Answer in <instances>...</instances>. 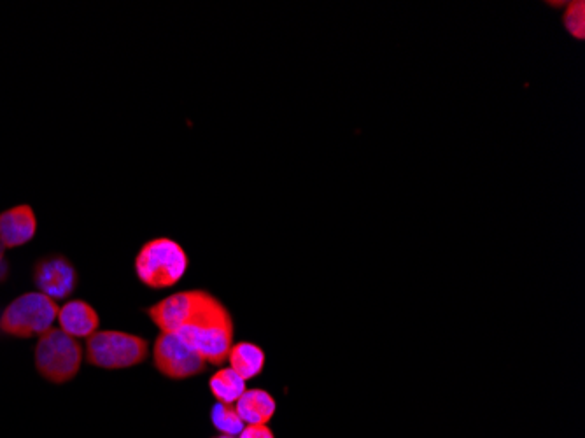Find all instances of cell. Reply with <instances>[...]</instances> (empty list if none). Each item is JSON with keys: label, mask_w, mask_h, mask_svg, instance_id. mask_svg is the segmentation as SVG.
<instances>
[{"label": "cell", "mask_w": 585, "mask_h": 438, "mask_svg": "<svg viewBox=\"0 0 585 438\" xmlns=\"http://www.w3.org/2000/svg\"><path fill=\"white\" fill-rule=\"evenodd\" d=\"M149 342L120 330H99L86 339V361L102 370H127L146 361Z\"/></svg>", "instance_id": "obj_4"}, {"label": "cell", "mask_w": 585, "mask_h": 438, "mask_svg": "<svg viewBox=\"0 0 585 438\" xmlns=\"http://www.w3.org/2000/svg\"><path fill=\"white\" fill-rule=\"evenodd\" d=\"M235 409L246 426H256L270 423L277 410V403L265 389H246V393L235 403Z\"/></svg>", "instance_id": "obj_11"}, {"label": "cell", "mask_w": 585, "mask_h": 438, "mask_svg": "<svg viewBox=\"0 0 585 438\" xmlns=\"http://www.w3.org/2000/svg\"><path fill=\"white\" fill-rule=\"evenodd\" d=\"M58 311L57 302L43 293H25L2 312L0 332L16 339H32L50 330Z\"/></svg>", "instance_id": "obj_5"}, {"label": "cell", "mask_w": 585, "mask_h": 438, "mask_svg": "<svg viewBox=\"0 0 585 438\" xmlns=\"http://www.w3.org/2000/svg\"><path fill=\"white\" fill-rule=\"evenodd\" d=\"M233 319L225 304L209 291L191 290V302L176 335L193 347L207 363L223 365L233 344Z\"/></svg>", "instance_id": "obj_1"}, {"label": "cell", "mask_w": 585, "mask_h": 438, "mask_svg": "<svg viewBox=\"0 0 585 438\" xmlns=\"http://www.w3.org/2000/svg\"><path fill=\"white\" fill-rule=\"evenodd\" d=\"M190 260L179 242L160 237L146 242L135 256V276L149 290H169L183 281Z\"/></svg>", "instance_id": "obj_2"}, {"label": "cell", "mask_w": 585, "mask_h": 438, "mask_svg": "<svg viewBox=\"0 0 585 438\" xmlns=\"http://www.w3.org/2000/svg\"><path fill=\"white\" fill-rule=\"evenodd\" d=\"M237 438H275L274 431L268 428L267 424H256V426H244Z\"/></svg>", "instance_id": "obj_16"}, {"label": "cell", "mask_w": 585, "mask_h": 438, "mask_svg": "<svg viewBox=\"0 0 585 438\" xmlns=\"http://www.w3.org/2000/svg\"><path fill=\"white\" fill-rule=\"evenodd\" d=\"M228 361L233 372L247 382L263 372L267 354L253 342H237L228 353Z\"/></svg>", "instance_id": "obj_12"}, {"label": "cell", "mask_w": 585, "mask_h": 438, "mask_svg": "<svg viewBox=\"0 0 585 438\" xmlns=\"http://www.w3.org/2000/svg\"><path fill=\"white\" fill-rule=\"evenodd\" d=\"M4 246H2V242H0V263L4 262V260H2V258H4Z\"/></svg>", "instance_id": "obj_18"}, {"label": "cell", "mask_w": 585, "mask_h": 438, "mask_svg": "<svg viewBox=\"0 0 585 438\" xmlns=\"http://www.w3.org/2000/svg\"><path fill=\"white\" fill-rule=\"evenodd\" d=\"M9 276V265L6 262L0 263V283H4Z\"/></svg>", "instance_id": "obj_17"}, {"label": "cell", "mask_w": 585, "mask_h": 438, "mask_svg": "<svg viewBox=\"0 0 585 438\" xmlns=\"http://www.w3.org/2000/svg\"><path fill=\"white\" fill-rule=\"evenodd\" d=\"M32 277L39 293L51 300H67L78 288V270L64 255L41 256Z\"/></svg>", "instance_id": "obj_7"}, {"label": "cell", "mask_w": 585, "mask_h": 438, "mask_svg": "<svg viewBox=\"0 0 585 438\" xmlns=\"http://www.w3.org/2000/svg\"><path fill=\"white\" fill-rule=\"evenodd\" d=\"M85 351L78 339L60 328H50L39 335L36 346V368L39 375L51 384H67L81 370Z\"/></svg>", "instance_id": "obj_3"}, {"label": "cell", "mask_w": 585, "mask_h": 438, "mask_svg": "<svg viewBox=\"0 0 585 438\" xmlns=\"http://www.w3.org/2000/svg\"><path fill=\"white\" fill-rule=\"evenodd\" d=\"M209 389L219 403L235 405L240 396L246 393L247 386L246 381L239 374H235L232 368L226 367L211 375Z\"/></svg>", "instance_id": "obj_13"}, {"label": "cell", "mask_w": 585, "mask_h": 438, "mask_svg": "<svg viewBox=\"0 0 585 438\" xmlns=\"http://www.w3.org/2000/svg\"><path fill=\"white\" fill-rule=\"evenodd\" d=\"M211 423L221 435H230V437H239L240 431L246 426L240 419L235 405L219 402L214 403L211 409Z\"/></svg>", "instance_id": "obj_14"}, {"label": "cell", "mask_w": 585, "mask_h": 438, "mask_svg": "<svg viewBox=\"0 0 585 438\" xmlns=\"http://www.w3.org/2000/svg\"><path fill=\"white\" fill-rule=\"evenodd\" d=\"M60 330L74 339H90L93 333L99 332V312L85 300H71L58 311Z\"/></svg>", "instance_id": "obj_9"}, {"label": "cell", "mask_w": 585, "mask_h": 438, "mask_svg": "<svg viewBox=\"0 0 585 438\" xmlns=\"http://www.w3.org/2000/svg\"><path fill=\"white\" fill-rule=\"evenodd\" d=\"M37 232L34 209L27 204L16 205L0 214V242L4 248H20L29 244Z\"/></svg>", "instance_id": "obj_8"}, {"label": "cell", "mask_w": 585, "mask_h": 438, "mask_svg": "<svg viewBox=\"0 0 585 438\" xmlns=\"http://www.w3.org/2000/svg\"><path fill=\"white\" fill-rule=\"evenodd\" d=\"M214 438H237V437H230V435H219V437Z\"/></svg>", "instance_id": "obj_19"}, {"label": "cell", "mask_w": 585, "mask_h": 438, "mask_svg": "<svg viewBox=\"0 0 585 438\" xmlns=\"http://www.w3.org/2000/svg\"><path fill=\"white\" fill-rule=\"evenodd\" d=\"M564 27L570 32L571 37H575L578 41L585 39V4L584 0H577V2H570L566 13L563 16Z\"/></svg>", "instance_id": "obj_15"}, {"label": "cell", "mask_w": 585, "mask_h": 438, "mask_svg": "<svg viewBox=\"0 0 585 438\" xmlns=\"http://www.w3.org/2000/svg\"><path fill=\"white\" fill-rule=\"evenodd\" d=\"M156 370L172 381H183L202 374L207 361L176 333L160 332L153 347Z\"/></svg>", "instance_id": "obj_6"}, {"label": "cell", "mask_w": 585, "mask_h": 438, "mask_svg": "<svg viewBox=\"0 0 585 438\" xmlns=\"http://www.w3.org/2000/svg\"><path fill=\"white\" fill-rule=\"evenodd\" d=\"M190 302L191 290L179 291L148 307L146 314L160 328V332L176 333L186 319Z\"/></svg>", "instance_id": "obj_10"}]
</instances>
